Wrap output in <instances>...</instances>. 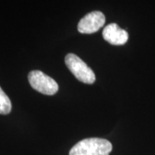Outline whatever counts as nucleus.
I'll return each mask as SVG.
<instances>
[{"label": "nucleus", "instance_id": "obj_1", "mask_svg": "<svg viewBox=\"0 0 155 155\" xmlns=\"http://www.w3.org/2000/svg\"><path fill=\"white\" fill-rule=\"evenodd\" d=\"M112 149V144L108 140L87 138L74 145L69 155H110Z\"/></svg>", "mask_w": 155, "mask_h": 155}, {"label": "nucleus", "instance_id": "obj_2", "mask_svg": "<svg viewBox=\"0 0 155 155\" xmlns=\"http://www.w3.org/2000/svg\"><path fill=\"white\" fill-rule=\"evenodd\" d=\"M65 62L67 68L78 80L88 84L94 83L96 80L94 72L78 56L74 54H68L65 58Z\"/></svg>", "mask_w": 155, "mask_h": 155}, {"label": "nucleus", "instance_id": "obj_3", "mask_svg": "<svg viewBox=\"0 0 155 155\" xmlns=\"http://www.w3.org/2000/svg\"><path fill=\"white\" fill-rule=\"evenodd\" d=\"M28 82L31 87L40 93L52 96L57 93L59 86L54 78L39 70H34L28 75Z\"/></svg>", "mask_w": 155, "mask_h": 155}, {"label": "nucleus", "instance_id": "obj_4", "mask_svg": "<svg viewBox=\"0 0 155 155\" xmlns=\"http://www.w3.org/2000/svg\"><path fill=\"white\" fill-rule=\"evenodd\" d=\"M104 23V15L101 11H92L79 21L78 30L82 34H93L103 28Z\"/></svg>", "mask_w": 155, "mask_h": 155}, {"label": "nucleus", "instance_id": "obj_5", "mask_svg": "<svg viewBox=\"0 0 155 155\" xmlns=\"http://www.w3.org/2000/svg\"><path fill=\"white\" fill-rule=\"evenodd\" d=\"M103 37L111 45H123L127 41L128 34L121 28L116 23H110L107 25L103 30Z\"/></svg>", "mask_w": 155, "mask_h": 155}, {"label": "nucleus", "instance_id": "obj_6", "mask_svg": "<svg viewBox=\"0 0 155 155\" xmlns=\"http://www.w3.org/2000/svg\"><path fill=\"white\" fill-rule=\"evenodd\" d=\"M11 111V102L8 96L0 87V114L8 115Z\"/></svg>", "mask_w": 155, "mask_h": 155}]
</instances>
